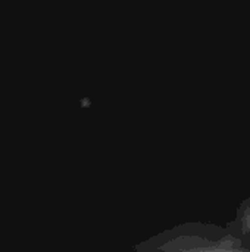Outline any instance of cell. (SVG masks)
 Masks as SVG:
<instances>
[]
</instances>
